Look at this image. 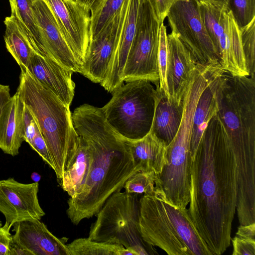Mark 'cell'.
I'll use <instances>...</instances> for the list:
<instances>
[{
	"mask_svg": "<svg viewBox=\"0 0 255 255\" xmlns=\"http://www.w3.org/2000/svg\"><path fill=\"white\" fill-rule=\"evenodd\" d=\"M27 70L41 84L54 93L65 105L70 107L75 88L72 80V71L35 51L30 57Z\"/></svg>",
	"mask_w": 255,
	"mask_h": 255,
	"instance_id": "e0dca14e",
	"label": "cell"
},
{
	"mask_svg": "<svg viewBox=\"0 0 255 255\" xmlns=\"http://www.w3.org/2000/svg\"><path fill=\"white\" fill-rule=\"evenodd\" d=\"M13 242L29 251L32 255H70L66 237L54 236L40 220L15 223Z\"/></svg>",
	"mask_w": 255,
	"mask_h": 255,
	"instance_id": "2e32d148",
	"label": "cell"
},
{
	"mask_svg": "<svg viewBox=\"0 0 255 255\" xmlns=\"http://www.w3.org/2000/svg\"><path fill=\"white\" fill-rule=\"evenodd\" d=\"M215 95L217 116L232 149L237 191L255 190V79L223 71L217 77Z\"/></svg>",
	"mask_w": 255,
	"mask_h": 255,
	"instance_id": "3957f363",
	"label": "cell"
},
{
	"mask_svg": "<svg viewBox=\"0 0 255 255\" xmlns=\"http://www.w3.org/2000/svg\"><path fill=\"white\" fill-rule=\"evenodd\" d=\"M24 104L17 91L3 107L0 115V148L14 156L23 139L22 114Z\"/></svg>",
	"mask_w": 255,
	"mask_h": 255,
	"instance_id": "d6986e66",
	"label": "cell"
},
{
	"mask_svg": "<svg viewBox=\"0 0 255 255\" xmlns=\"http://www.w3.org/2000/svg\"><path fill=\"white\" fill-rule=\"evenodd\" d=\"M233 247V255H255V240L235 236L231 239Z\"/></svg>",
	"mask_w": 255,
	"mask_h": 255,
	"instance_id": "1f68e13d",
	"label": "cell"
},
{
	"mask_svg": "<svg viewBox=\"0 0 255 255\" xmlns=\"http://www.w3.org/2000/svg\"><path fill=\"white\" fill-rule=\"evenodd\" d=\"M70 255H134V253L118 244L78 238L67 244Z\"/></svg>",
	"mask_w": 255,
	"mask_h": 255,
	"instance_id": "484cf974",
	"label": "cell"
},
{
	"mask_svg": "<svg viewBox=\"0 0 255 255\" xmlns=\"http://www.w3.org/2000/svg\"><path fill=\"white\" fill-rule=\"evenodd\" d=\"M72 120L76 133L88 145L92 156L82 187L67 201L68 217L78 225L95 216L107 199L124 188L126 181L140 168L127 140L107 124L101 108L83 104L72 113Z\"/></svg>",
	"mask_w": 255,
	"mask_h": 255,
	"instance_id": "7a4b0ae2",
	"label": "cell"
},
{
	"mask_svg": "<svg viewBox=\"0 0 255 255\" xmlns=\"http://www.w3.org/2000/svg\"><path fill=\"white\" fill-rule=\"evenodd\" d=\"M157 20L163 22L172 6L178 0H148Z\"/></svg>",
	"mask_w": 255,
	"mask_h": 255,
	"instance_id": "d6a6232c",
	"label": "cell"
},
{
	"mask_svg": "<svg viewBox=\"0 0 255 255\" xmlns=\"http://www.w3.org/2000/svg\"><path fill=\"white\" fill-rule=\"evenodd\" d=\"M156 176L153 172L137 171L126 181L124 188L128 193H150L154 189Z\"/></svg>",
	"mask_w": 255,
	"mask_h": 255,
	"instance_id": "f546056e",
	"label": "cell"
},
{
	"mask_svg": "<svg viewBox=\"0 0 255 255\" xmlns=\"http://www.w3.org/2000/svg\"><path fill=\"white\" fill-rule=\"evenodd\" d=\"M237 200L235 158L216 114L192 158L188 209L211 255H222L230 246Z\"/></svg>",
	"mask_w": 255,
	"mask_h": 255,
	"instance_id": "6da1fadb",
	"label": "cell"
},
{
	"mask_svg": "<svg viewBox=\"0 0 255 255\" xmlns=\"http://www.w3.org/2000/svg\"><path fill=\"white\" fill-rule=\"evenodd\" d=\"M34 0H9L11 13L16 17L34 51L42 55L40 33L32 8Z\"/></svg>",
	"mask_w": 255,
	"mask_h": 255,
	"instance_id": "d4e9b609",
	"label": "cell"
},
{
	"mask_svg": "<svg viewBox=\"0 0 255 255\" xmlns=\"http://www.w3.org/2000/svg\"><path fill=\"white\" fill-rule=\"evenodd\" d=\"M241 39L247 69L249 76L255 78V18L241 28Z\"/></svg>",
	"mask_w": 255,
	"mask_h": 255,
	"instance_id": "f1b7e54d",
	"label": "cell"
},
{
	"mask_svg": "<svg viewBox=\"0 0 255 255\" xmlns=\"http://www.w3.org/2000/svg\"><path fill=\"white\" fill-rule=\"evenodd\" d=\"M10 97L9 86L0 84V115L3 107Z\"/></svg>",
	"mask_w": 255,
	"mask_h": 255,
	"instance_id": "d590c367",
	"label": "cell"
},
{
	"mask_svg": "<svg viewBox=\"0 0 255 255\" xmlns=\"http://www.w3.org/2000/svg\"><path fill=\"white\" fill-rule=\"evenodd\" d=\"M32 8L40 33L42 55L80 73L81 65L66 43L47 3L44 0H34Z\"/></svg>",
	"mask_w": 255,
	"mask_h": 255,
	"instance_id": "5bb4252c",
	"label": "cell"
},
{
	"mask_svg": "<svg viewBox=\"0 0 255 255\" xmlns=\"http://www.w3.org/2000/svg\"><path fill=\"white\" fill-rule=\"evenodd\" d=\"M124 4V2L119 12L89 41L80 74L94 83L102 84L108 75L115 51Z\"/></svg>",
	"mask_w": 255,
	"mask_h": 255,
	"instance_id": "4fadbf2b",
	"label": "cell"
},
{
	"mask_svg": "<svg viewBox=\"0 0 255 255\" xmlns=\"http://www.w3.org/2000/svg\"><path fill=\"white\" fill-rule=\"evenodd\" d=\"M139 0H125L108 75L101 85L112 93L123 84V72L136 30Z\"/></svg>",
	"mask_w": 255,
	"mask_h": 255,
	"instance_id": "9a60e30c",
	"label": "cell"
},
{
	"mask_svg": "<svg viewBox=\"0 0 255 255\" xmlns=\"http://www.w3.org/2000/svg\"><path fill=\"white\" fill-rule=\"evenodd\" d=\"M79 138L75 155L59 181L61 188L67 193L70 198L74 197L82 187L92 161L88 145L79 136Z\"/></svg>",
	"mask_w": 255,
	"mask_h": 255,
	"instance_id": "603a6c76",
	"label": "cell"
},
{
	"mask_svg": "<svg viewBox=\"0 0 255 255\" xmlns=\"http://www.w3.org/2000/svg\"><path fill=\"white\" fill-rule=\"evenodd\" d=\"M169 51L167 84L170 100L177 103L183 98L196 68L189 51L173 32L167 34Z\"/></svg>",
	"mask_w": 255,
	"mask_h": 255,
	"instance_id": "ac0fdd59",
	"label": "cell"
},
{
	"mask_svg": "<svg viewBox=\"0 0 255 255\" xmlns=\"http://www.w3.org/2000/svg\"><path fill=\"white\" fill-rule=\"evenodd\" d=\"M236 235L241 238L255 240V223L240 225Z\"/></svg>",
	"mask_w": 255,
	"mask_h": 255,
	"instance_id": "e575fe53",
	"label": "cell"
},
{
	"mask_svg": "<svg viewBox=\"0 0 255 255\" xmlns=\"http://www.w3.org/2000/svg\"><path fill=\"white\" fill-rule=\"evenodd\" d=\"M31 178L34 182H38L41 179V176L38 173L34 172L31 174Z\"/></svg>",
	"mask_w": 255,
	"mask_h": 255,
	"instance_id": "ab89813d",
	"label": "cell"
},
{
	"mask_svg": "<svg viewBox=\"0 0 255 255\" xmlns=\"http://www.w3.org/2000/svg\"><path fill=\"white\" fill-rule=\"evenodd\" d=\"M196 3L218 2L224 4L228 6L230 0H194Z\"/></svg>",
	"mask_w": 255,
	"mask_h": 255,
	"instance_id": "f35d334b",
	"label": "cell"
},
{
	"mask_svg": "<svg viewBox=\"0 0 255 255\" xmlns=\"http://www.w3.org/2000/svg\"><path fill=\"white\" fill-rule=\"evenodd\" d=\"M17 91L36 120L59 182L73 158L79 143L70 107L41 84L27 70L21 71Z\"/></svg>",
	"mask_w": 255,
	"mask_h": 255,
	"instance_id": "5b68a950",
	"label": "cell"
},
{
	"mask_svg": "<svg viewBox=\"0 0 255 255\" xmlns=\"http://www.w3.org/2000/svg\"><path fill=\"white\" fill-rule=\"evenodd\" d=\"M228 7L240 28L255 18V0H230Z\"/></svg>",
	"mask_w": 255,
	"mask_h": 255,
	"instance_id": "4dcf8cb0",
	"label": "cell"
},
{
	"mask_svg": "<svg viewBox=\"0 0 255 255\" xmlns=\"http://www.w3.org/2000/svg\"><path fill=\"white\" fill-rule=\"evenodd\" d=\"M2 226V222H1V221L0 220V227H1Z\"/></svg>",
	"mask_w": 255,
	"mask_h": 255,
	"instance_id": "60d3db41",
	"label": "cell"
},
{
	"mask_svg": "<svg viewBox=\"0 0 255 255\" xmlns=\"http://www.w3.org/2000/svg\"><path fill=\"white\" fill-rule=\"evenodd\" d=\"M81 65L90 41V11L75 0H44Z\"/></svg>",
	"mask_w": 255,
	"mask_h": 255,
	"instance_id": "8fae6325",
	"label": "cell"
},
{
	"mask_svg": "<svg viewBox=\"0 0 255 255\" xmlns=\"http://www.w3.org/2000/svg\"><path fill=\"white\" fill-rule=\"evenodd\" d=\"M10 229L5 224L0 227V255H10L11 245L12 243Z\"/></svg>",
	"mask_w": 255,
	"mask_h": 255,
	"instance_id": "836d02e7",
	"label": "cell"
},
{
	"mask_svg": "<svg viewBox=\"0 0 255 255\" xmlns=\"http://www.w3.org/2000/svg\"><path fill=\"white\" fill-rule=\"evenodd\" d=\"M198 5L201 18L219 56L222 69L234 75L249 76L241 28L231 9L218 2Z\"/></svg>",
	"mask_w": 255,
	"mask_h": 255,
	"instance_id": "ba28073f",
	"label": "cell"
},
{
	"mask_svg": "<svg viewBox=\"0 0 255 255\" xmlns=\"http://www.w3.org/2000/svg\"><path fill=\"white\" fill-rule=\"evenodd\" d=\"M126 140L140 171L156 176L161 173L166 162L167 145L164 141L151 131L139 139Z\"/></svg>",
	"mask_w": 255,
	"mask_h": 255,
	"instance_id": "44dd1931",
	"label": "cell"
},
{
	"mask_svg": "<svg viewBox=\"0 0 255 255\" xmlns=\"http://www.w3.org/2000/svg\"><path fill=\"white\" fill-rule=\"evenodd\" d=\"M218 74L201 93L194 111L191 139L192 158L194 156L204 131L208 123L218 110L215 95L216 81Z\"/></svg>",
	"mask_w": 255,
	"mask_h": 255,
	"instance_id": "7402d4cb",
	"label": "cell"
},
{
	"mask_svg": "<svg viewBox=\"0 0 255 255\" xmlns=\"http://www.w3.org/2000/svg\"><path fill=\"white\" fill-rule=\"evenodd\" d=\"M121 191L113 193L96 214L88 238L122 245L134 255H158L154 247L141 237L138 194Z\"/></svg>",
	"mask_w": 255,
	"mask_h": 255,
	"instance_id": "8992f818",
	"label": "cell"
},
{
	"mask_svg": "<svg viewBox=\"0 0 255 255\" xmlns=\"http://www.w3.org/2000/svg\"><path fill=\"white\" fill-rule=\"evenodd\" d=\"M139 211L140 233L148 244L168 255H211L188 209L170 201L157 181L153 191L139 199Z\"/></svg>",
	"mask_w": 255,
	"mask_h": 255,
	"instance_id": "277c9868",
	"label": "cell"
},
{
	"mask_svg": "<svg viewBox=\"0 0 255 255\" xmlns=\"http://www.w3.org/2000/svg\"><path fill=\"white\" fill-rule=\"evenodd\" d=\"M4 23L6 48L19 66L21 71H25L35 51L14 14L11 13L10 16L6 17Z\"/></svg>",
	"mask_w": 255,
	"mask_h": 255,
	"instance_id": "cb8c5ba5",
	"label": "cell"
},
{
	"mask_svg": "<svg viewBox=\"0 0 255 255\" xmlns=\"http://www.w3.org/2000/svg\"><path fill=\"white\" fill-rule=\"evenodd\" d=\"M125 0H99L90 11V40L96 36L119 12Z\"/></svg>",
	"mask_w": 255,
	"mask_h": 255,
	"instance_id": "4316f807",
	"label": "cell"
},
{
	"mask_svg": "<svg viewBox=\"0 0 255 255\" xmlns=\"http://www.w3.org/2000/svg\"><path fill=\"white\" fill-rule=\"evenodd\" d=\"M157 92L153 119L150 131L168 145L173 139L179 128L183 111V101L177 103L169 101L156 85Z\"/></svg>",
	"mask_w": 255,
	"mask_h": 255,
	"instance_id": "ffe728a7",
	"label": "cell"
},
{
	"mask_svg": "<svg viewBox=\"0 0 255 255\" xmlns=\"http://www.w3.org/2000/svg\"><path fill=\"white\" fill-rule=\"evenodd\" d=\"M10 255H32L27 250L13 242L11 245Z\"/></svg>",
	"mask_w": 255,
	"mask_h": 255,
	"instance_id": "8d00e7d4",
	"label": "cell"
},
{
	"mask_svg": "<svg viewBox=\"0 0 255 255\" xmlns=\"http://www.w3.org/2000/svg\"><path fill=\"white\" fill-rule=\"evenodd\" d=\"M160 25L149 0H139L135 33L124 69V81L145 80L159 84Z\"/></svg>",
	"mask_w": 255,
	"mask_h": 255,
	"instance_id": "9c48e42d",
	"label": "cell"
},
{
	"mask_svg": "<svg viewBox=\"0 0 255 255\" xmlns=\"http://www.w3.org/2000/svg\"><path fill=\"white\" fill-rule=\"evenodd\" d=\"M80 4L87 8L90 11L98 3L99 0H75Z\"/></svg>",
	"mask_w": 255,
	"mask_h": 255,
	"instance_id": "74e56055",
	"label": "cell"
},
{
	"mask_svg": "<svg viewBox=\"0 0 255 255\" xmlns=\"http://www.w3.org/2000/svg\"><path fill=\"white\" fill-rule=\"evenodd\" d=\"M38 182L22 183L14 178L0 180V212L11 228L18 222L41 220L45 215L38 198Z\"/></svg>",
	"mask_w": 255,
	"mask_h": 255,
	"instance_id": "7c38bea8",
	"label": "cell"
},
{
	"mask_svg": "<svg viewBox=\"0 0 255 255\" xmlns=\"http://www.w3.org/2000/svg\"><path fill=\"white\" fill-rule=\"evenodd\" d=\"M167 17L172 32L189 51L196 65L221 68L197 3L194 0H178L170 8Z\"/></svg>",
	"mask_w": 255,
	"mask_h": 255,
	"instance_id": "30bf717a",
	"label": "cell"
},
{
	"mask_svg": "<svg viewBox=\"0 0 255 255\" xmlns=\"http://www.w3.org/2000/svg\"><path fill=\"white\" fill-rule=\"evenodd\" d=\"M169 51L166 27L164 23L160 27L159 47L158 53V66L159 72V87L169 101L170 98L167 84V72L168 64Z\"/></svg>",
	"mask_w": 255,
	"mask_h": 255,
	"instance_id": "83f0119b",
	"label": "cell"
},
{
	"mask_svg": "<svg viewBox=\"0 0 255 255\" xmlns=\"http://www.w3.org/2000/svg\"><path fill=\"white\" fill-rule=\"evenodd\" d=\"M157 95L151 82L132 81L115 89L111 99L101 109L114 131L125 139L137 140L151 129Z\"/></svg>",
	"mask_w": 255,
	"mask_h": 255,
	"instance_id": "52a82bcc",
	"label": "cell"
}]
</instances>
